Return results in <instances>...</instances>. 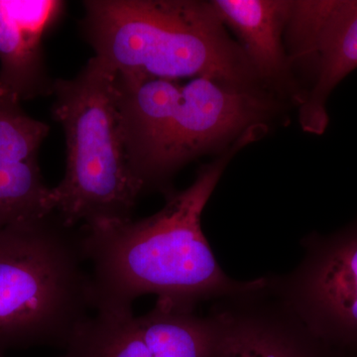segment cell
<instances>
[{
  "label": "cell",
  "mask_w": 357,
  "mask_h": 357,
  "mask_svg": "<svg viewBox=\"0 0 357 357\" xmlns=\"http://www.w3.org/2000/svg\"><path fill=\"white\" fill-rule=\"evenodd\" d=\"M251 142L239 141L202 166L192 184L166 196L165 206L151 217L82 227L96 312L131 311L134 301L148 294L195 309L202 301L266 288L267 278H229L202 230V215L225 168Z\"/></svg>",
  "instance_id": "1"
},
{
  "label": "cell",
  "mask_w": 357,
  "mask_h": 357,
  "mask_svg": "<svg viewBox=\"0 0 357 357\" xmlns=\"http://www.w3.org/2000/svg\"><path fill=\"white\" fill-rule=\"evenodd\" d=\"M117 105L131 170L144 191L174 192L185 164L222 154L245 138H261L280 100L208 79H129L116 76Z\"/></svg>",
  "instance_id": "2"
},
{
  "label": "cell",
  "mask_w": 357,
  "mask_h": 357,
  "mask_svg": "<svg viewBox=\"0 0 357 357\" xmlns=\"http://www.w3.org/2000/svg\"><path fill=\"white\" fill-rule=\"evenodd\" d=\"M82 31L95 57L129 79L208 77L270 93L211 1L88 0Z\"/></svg>",
  "instance_id": "3"
},
{
  "label": "cell",
  "mask_w": 357,
  "mask_h": 357,
  "mask_svg": "<svg viewBox=\"0 0 357 357\" xmlns=\"http://www.w3.org/2000/svg\"><path fill=\"white\" fill-rule=\"evenodd\" d=\"M91 310L81 229L55 211L0 229V357L65 349Z\"/></svg>",
  "instance_id": "4"
},
{
  "label": "cell",
  "mask_w": 357,
  "mask_h": 357,
  "mask_svg": "<svg viewBox=\"0 0 357 357\" xmlns=\"http://www.w3.org/2000/svg\"><path fill=\"white\" fill-rule=\"evenodd\" d=\"M53 95L67 147L64 178L52 188L54 211L76 227L131 220L144 189L128 161L116 75L93 57L76 77L56 79Z\"/></svg>",
  "instance_id": "5"
},
{
  "label": "cell",
  "mask_w": 357,
  "mask_h": 357,
  "mask_svg": "<svg viewBox=\"0 0 357 357\" xmlns=\"http://www.w3.org/2000/svg\"><path fill=\"white\" fill-rule=\"evenodd\" d=\"M304 259L285 278L267 279L312 337L338 354L357 352V218L303 241Z\"/></svg>",
  "instance_id": "6"
},
{
  "label": "cell",
  "mask_w": 357,
  "mask_h": 357,
  "mask_svg": "<svg viewBox=\"0 0 357 357\" xmlns=\"http://www.w3.org/2000/svg\"><path fill=\"white\" fill-rule=\"evenodd\" d=\"M286 36L293 70L303 68L310 83L298 107L301 126L321 135L328 98L357 69V0H292Z\"/></svg>",
  "instance_id": "7"
},
{
  "label": "cell",
  "mask_w": 357,
  "mask_h": 357,
  "mask_svg": "<svg viewBox=\"0 0 357 357\" xmlns=\"http://www.w3.org/2000/svg\"><path fill=\"white\" fill-rule=\"evenodd\" d=\"M211 4L236 35L265 89L299 107L302 91L284 44L292 0H211Z\"/></svg>",
  "instance_id": "8"
},
{
  "label": "cell",
  "mask_w": 357,
  "mask_h": 357,
  "mask_svg": "<svg viewBox=\"0 0 357 357\" xmlns=\"http://www.w3.org/2000/svg\"><path fill=\"white\" fill-rule=\"evenodd\" d=\"M65 7L59 0H0V88L21 102L53 93L42 41Z\"/></svg>",
  "instance_id": "9"
},
{
  "label": "cell",
  "mask_w": 357,
  "mask_h": 357,
  "mask_svg": "<svg viewBox=\"0 0 357 357\" xmlns=\"http://www.w3.org/2000/svg\"><path fill=\"white\" fill-rule=\"evenodd\" d=\"M210 357H314L303 351L294 333L297 318L284 306L279 314L253 307H220L211 314Z\"/></svg>",
  "instance_id": "10"
},
{
  "label": "cell",
  "mask_w": 357,
  "mask_h": 357,
  "mask_svg": "<svg viewBox=\"0 0 357 357\" xmlns=\"http://www.w3.org/2000/svg\"><path fill=\"white\" fill-rule=\"evenodd\" d=\"M153 357H210L213 342L211 314L157 300L151 311L138 317Z\"/></svg>",
  "instance_id": "11"
},
{
  "label": "cell",
  "mask_w": 357,
  "mask_h": 357,
  "mask_svg": "<svg viewBox=\"0 0 357 357\" xmlns=\"http://www.w3.org/2000/svg\"><path fill=\"white\" fill-rule=\"evenodd\" d=\"M64 349V357H153L132 310L89 314Z\"/></svg>",
  "instance_id": "12"
},
{
  "label": "cell",
  "mask_w": 357,
  "mask_h": 357,
  "mask_svg": "<svg viewBox=\"0 0 357 357\" xmlns=\"http://www.w3.org/2000/svg\"><path fill=\"white\" fill-rule=\"evenodd\" d=\"M52 213V188L45 185L38 158L0 160V229Z\"/></svg>",
  "instance_id": "13"
},
{
  "label": "cell",
  "mask_w": 357,
  "mask_h": 357,
  "mask_svg": "<svg viewBox=\"0 0 357 357\" xmlns=\"http://www.w3.org/2000/svg\"><path fill=\"white\" fill-rule=\"evenodd\" d=\"M49 131L48 124L25 114L17 96L0 88V160L24 162L38 158Z\"/></svg>",
  "instance_id": "14"
},
{
  "label": "cell",
  "mask_w": 357,
  "mask_h": 357,
  "mask_svg": "<svg viewBox=\"0 0 357 357\" xmlns=\"http://www.w3.org/2000/svg\"><path fill=\"white\" fill-rule=\"evenodd\" d=\"M354 356V357H357V352H356V354H354V356Z\"/></svg>",
  "instance_id": "15"
}]
</instances>
